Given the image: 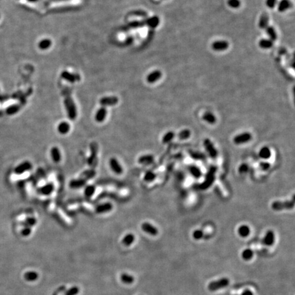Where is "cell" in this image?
Here are the masks:
<instances>
[{
  "instance_id": "6da1fadb",
  "label": "cell",
  "mask_w": 295,
  "mask_h": 295,
  "mask_svg": "<svg viewBox=\"0 0 295 295\" xmlns=\"http://www.w3.org/2000/svg\"><path fill=\"white\" fill-rule=\"evenodd\" d=\"M65 96L64 99V105L65 107H66L68 116L70 120H75L77 117V108L76 106L75 105V102H73L72 97H70V94L69 92H68L66 90L65 91L64 93Z\"/></svg>"
},
{
  "instance_id": "7a4b0ae2",
  "label": "cell",
  "mask_w": 295,
  "mask_h": 295,
  "mask_svg": "<svg viewBox=\"0 0 295 295\" xmlns=\"http://www.w3.org/2000/svg\"><path fill=\"white\" fill-rule=\"evenodd\" d=\"M294 207V197L293 196V200L291 201H285V202H280V201H275L272 203L271 208L273 210L275 211H282L287 209V210H290V209H293Z\"/></svg>"
},
{
  "instance_id": "3957f363",
  "label": "cell",
  "mask_w": 295,
  "mask_h": 295,
  "mask_svg": "<svg viewBox=\"0 0 295 295\" xmlns=\"http://www.w3.org/2000/svg\"><path fill=\"white\" fill-rule=\"evenodd\" d=\"M229 280L228 278H221V279L212 282L208 286L210 291H216L223 288L227 287L229 285Z\"/></svg>"
},
{
  "instance_id": "277c9868",
  "label": "cell",
  "mask_w": 295,
  "mask_h": 295,
  "mask_svg": "<svg viewBox=\"0 0 295 295\" xmlns=\"http://www.w3.org/2000/svg\"><path fill=\"white\" fill-rule=\"evenodd\" d=\"M90 151H91V154L88 160V163L90 167H93L97 166V163L98 146L95 142L91 143Z\"/></svg>"
},
{
  "instance_id": "5b68a950",
  "label": "cell",
  "mask_w": 295,
  "mask_h": 295,
  "mask_svg": "<svg viewBox=\"0 0 295 295\" xmlns=\"http://www.w3.org/2000/svg\"><path fill=\"white\" fill-rule=\"evenodd\" d=\"M204 146L205 147V149L208 152V155L210 156L212 159H215L217 157L218 152L217 149L215 148L213 143L209 139H206L204 141Z\"/></svg>"
},
{
  "instance_id": "8992f818",
  "label": "cell",
  "mask_w": 295,
  "mask_h": 295,
  "mask_svg": "<svg viewBox=\"0 0 295 295\" xmlns=\"http://www.w3.org/2000/svg\"><path fill=\"white\" fill-rule=\"evenodd\" d=\"M252 135L250 134L249 133H241V134L237 135L235 136L234 138V139H233V142L235 143V144L240 145V144H243V143H247L249 142L250 140L252 139Z\"/></svg>"
},
{
  "instance_id": "52a82bcc",
  "label": "cell",
  "mask_w": 295,
  "mask_h": 295,
  "mask_svg": "<svg viewBox=\"0 0 295 295\" xmlns=\"http://www.w3.org/2000/svg\"><path fill=\"white\" fill-rule=\"evenodd\" d=\"M142 229L143 232H145L147 234H150L151 236H157L158 234V232H159L155 226L152 225V224H150V223L148 222L143 223L142 225Z\"/></svg>"
},
{
  "instance_id": "ba28073f",
  "label": "cell",
  "mask_w": 295,
  "mask_h": 295,
  "mask_svg": "<svg viewBox=\"0 0 295 295\" xmlns=\"http://www.w3.org/2000/svg\"><path fill=\"white\" fill-rule=\"evenodd\" d=\"M32 167V165L29 161H25L22 163H20L19 165L18 166H16L15 169V172L16 174H22L23 173H25V171H29Z\"/></svg>"
},
{
  "instance_id": "9c48e42d",
  "label": "cell",
  "mask_w": 295,
  "mask_h": 295,
  "mask_svg": "<svg viewBox=\"0 0 295 295\" xmlns=\"http://www.w3.org/2000/svg\"><path fill=\"white\" fill-rule=\"evenodd\" d=\"M109 166L112 171L117 174H121L123 172V168L116 158H111L109 160Z\"/></svg>"
},
{
  "instance_id": "30bf717a",
  "label": "cell",
  "mask_w": 295,
  "mask_h": 295,
  "mask_svg": "<svg viewBox=\"0 0 295 295\" xmlns=\"http://www.w3.org/2000/svg\"><path fill=\"white\" fill-rule=\"evenodd\" d=\"M229 44L225 40H217L212 44V49L217 51H225L228 48Z\"/></svg>"
},
{
  "instance_id": "8fae6325",
  "label": "cell",
  "mask_w": 295,
  "mask_h": 295,
  "mask_svg": "<svg viewBox=\"0 0 295 295\" xmlns=\"http://www.w3.org/2000/svg\"><path fill=\"white\" fill-rule=\"evenodd\" d=\"M118 99L116 97H103L100 100V103L103 107H107V106H113L118 103Z\"/></svg>"
},
{
  "instance_id": "7c38bea8",
  "label": "cell",
  "mask_w": 295,
  "mask_h": 295,
  "mask_svg": "<svg viewBox=\"0 0 295 295\" xmlns=\"http://www.w3.org/2000/svg\"><path fill=\"white\" fill-rule=\"evenodd\" d=\"M106 116H107V109L105 107L102 106L96 114L95 120L97 122H102L105 120Z\"/></svg>"
},
{
  "instance_id": "4fadbf2b",
  "label": "cell",
  "mask_w": 295,
  "mask_h": 295,
  "mask_svg": "<svg viewBox=\"0 0 295 295\" xmlns=\"http://www.w3.org/2000/svg\"><path fill=\"white\" fill-rule=\"evenodd\" d=\"M263 243L265 245L270 246L275 242V234L271 230H269L266 233V235L263 238Z\"/></svg>"
},
{
  "instance_id": "5bb4252c",
  "label": "cell",
  "mask_w": 295,
  "mask_h": 295,
  "mask_svg": "<svg viewBox=\"0 0 295 295\" xmlns=\"http://www.w3.org/2000/svg\"><path fill=\"white\" fill-rule=\"evenodd\" d=\"M113 209V206L111 203H105L101 205H98L96 208V212L98 214H102L105 212H110Z\"/></svg>"
},
{
  "instance_id": "9a60e30c",
  "label": "cell",
  "mask_w": 295,
  "mask_h": 295,
  "mask_svg": "<svg viewBox=\"0 0 295 295\" xmlns=\"http://www.w3.org/2000/svg\"><path fill=\"white\" fill-rule=\"evenodd\" d=\"M215 171V169H213V168H211L210 170V174H207L208 176H207L205 179V181L203 183V184H201L202 188H206L208 187H210V185L212 184V182L214 181V174Z\"/></svg>"
},
{
  "instance_id": "2e32d148",
  "label": "cell",
  "mask_w": 295,
  "mask_h": 295,
  "mask_svg": "<svg viewBox=\"0 0 295 295\" xmlns=\"http://www.w3.org/2000/svg\"><path fill=\"white\" fill-rule=\"evenodd\" d=\"M61 77H62V78L64 79L65 80L70 81V83H74V82L80 79V77L78 75L71 74L67 71L63 72V73H61Z\"/></svg>"
},
{
  "instance_id": "e0dca14e",
  "label": "cell",
  "mask_w": 295,
  "mask_h": 295,
  "mask_svg": "<svg viewBox=\"0 0 295 295\" xmlns=\"http://www.w3.org/2000/svg\"><path fill=\"white\" fill-rule=\"evenodd\" d=\"M161 75H162V74H161V71L154 70L148 75L147 81L150 84H153L154 83V82H156L157 81L160 79L161 77Z\"/></svg>"
},
{
  "instance_id": "ac0fdd59",
  "label": "cell",
  "mask_w": 295,
  "mask_h": 295,
  "mask_svg": "<svg viewBox=\"0 0 295 295\" xmlns=\"http://www.w3.org/2000/svg\"><path fill=\"white\" fill-rule=\"evenodd\" d=\"M85 184H86V180L83 178H79V179L71 180L69 183V187L71 188H79L85 186Z\"/></svg>"
},
{
  "instance_id": "d6986e66",
  "label": "cell",
  "mask_w": 295,
  "mask_h": 295,
  "mask_svg": "<svg viewBox=\"0 0 295 295\" xmlns=\"http://www.w3.org/2000/svg\"><path fill=\"white\" fill-rule=\"evenodd\" d=\"M51 156L55 163H59L61 159L60 150L57 147H53L51 150Z\"/></svg>"
},
{
  "instance_id": "ffe728a7",
  "label": "cell",
  "mask_w": 295,
  "mask_h": 295,
  "mask_svg": "<svg viewBox=\"0 0 295 295\" xmlns=\"http://www.w3.org/2000/svg\"><path fill=\"white\" fill-rule=\"evenodd\" d=\"M154 161V157L151 154H145V155L141 156L138 159V162L142 165H150L152 164Z\"/></svg>"
},
{
  "instance_id": "44dd1931",
  "label": "cell",
  "mask_w": 295,
  "mask_h": 295,
  "mask_svg": "<svg viewBox=\"0 0 295 295\" xmlns=\"http://www.w3.org/2000/svg\"><path fill=\"white\" fill-rule=\"evenodd\" d=\"M54 190V185L53 183H47L43 187H41L39 190V192L43 195H49Z\"/></svg>"
},
{
  "instance_id": "7402d4cb",
  "label": "cell",
  "mask_w": 295,
  "mask_h": 295,
  "mask_svg": "<svg viewBox=\"0 0 295 295\" xmlns=\"http://www.w3.org/2000/svg\"><path fill=\"white\" fill-rule=\"evenodd\" d=\"M70 129V125L66 122H61L57 126V131L61 135L67 134L69 132Z\"/></svg>"
},
{
  "instance_id": "603a6c76",
  "label": "cell",
  "mask_w": 295,
  "mask_h": 295,
  "mask_svg": "<svg viewBox=\"0 0 295 295\" xmlns=\"http://www.w3.org/2000/svg\"><path fill=\"white\" fill-rule=\"evenodd\" d=\"M202 119L210 125H213L217 121V118H216L215 115L212 114L211 112L208 111L204 113L203 116H202Z\"/></svg>"
},
{
  "instance_id": "cb8c5ba5",
  "label": "cell",
  "mask_w": 295,
  "mask_h": 295,
  "mask_svg": "<svg viewBox=\"0 0 295 295\" xmlns=\"http://www.w3.org/2000/svg\"><path fill=\"white\" fill-rule=\"evenodd\" d=\"M271 156V151L269 147H262L259 152V157L263 159H269Z\"/></svg>"
},
{
  "instance_id": "d4e9b609",
  "label": "cell",
  "mask_w": 295,
  "mask_h": 295,
  "mask_svg": "<svg viewBox=\"0 0 295 295\" xmlns=\"http://www.w3.org/2000/svg\"><path fill=\"white\" fill-rule=\"evenodd\" d=\"M159 21H160V20L159 17L157 16H154L152 17H151V18L147 19L144 22L149 27H152V28H155V27H157L158 25H159Z\"/></svg>"
},
{
  "instance_id": "484cf974",
  "label": "cell",
  "mask_w": 295,
  "mask_h": 295,
  "mask_svg": "<svg viewBox=\"0 0 295 295\" xmlns=\"http://www.w3.org/2000/svg\"><path fill=\"white\" fill-rule=\"evenodd\" d=\"M250 228L249 226L246 225H243L241 226H240L238 229V233L240 236H241L243 238H245L247 237V236L250 234Z\"/></svg>"
},
{
  "instance_id": "4316f807",
  "label": "cell",
  "mask_w": 295,
  "mask_h": 295,
  "mask_svg": "<svg viewBox=\"0 0 295 295\" xmlns=\"http://www.w3.org/2000/svg\"><path fill=\"white\" fill-rule=\"evenodd\" d=\"M269 20V15L266 13H264L260 17L259 21V27L261 29H266L268 27V23Z\"/></svg>"
},
{
  "instance_id": "83f0119b",
  "label": "cell",
  "mask_w": 295,
  "mask_h": 295,
  "mask_svg": "<svg viewBox=\"0 0 295 295\" xmlns=\"http://www.w3.org/2000/svg\"><path fill=\"white\" fill-rule=\"evenodd\" d=\"M39 277V274L36 271H27L24 274V279L27 282H34L37 280Z\"/></svg>"
},
{
  "instance_id": "f1b7e54d",
  "label": "cell",
  "mask_w": 295,
  "mask_h": 295,
  "mask_svg": "<svg viewBox=\"0 0 295 295\" xmlns=\"http://www.w3.org/2000/svg\"><path fill=\"white\" fill-rule=\"evenodd\" d=\"M188 171L195 178H199L202 176V171L200 169L195 166L188 167Z\"/></svg>"
},
{
  "instance_id": "f546056e",
  "label": "cell",
  "mask_w": 295,
  "mask_h": 295,
  "mask_svg": "<svg viewBox=\"0 0 295 295\" xmlns=\"http://www.w3.org/2000/svg\"><path fill=\"white\" fill-rule=\"evenodd\" d=\"M291 6V3L289 0H281L278 5V10L281 12L286 11Z\"/></svg>"
},
{
  "instance_id": "4dcf8cb0",
  "label": "cell",
  "mask_w": 295,
  "mask_h": 295,
  "mask_svg": "<svg viewBox=\"0 0 295 295\" xmlns=\"http://www.w3.org/2000/svg\"><path fill=\"white\" fill-rule=\"evenodd\" d=\"M135 241V236L133 234H127L122 239V243L125 246H130Z\"/></svg>"
},
{
  "instance_id": "1f68e13d",
  "label": "cell",
  "mask_w": 295,
  "mask_h": 295,
  "mask_svg": "<svg viewBox=\"0 0 295 295\" xmlns=\"http://www.w3.org/2000/svg\"><path fill=\"white\" fill-rule=\"evenodd\" d=\"M273 45V41L269 39H262L260 40L259 46L262 49H270Z\"/></svg>"
},
{
  "instance_id": "d6a6232c",
  "label": "cell",
  "mask_w": 295,
  "mask_h": 295,
  "mask_svg": "<svg viewBox=\"0 0 295 295\" xmlns=\"http://www.w3.org/2000/svg\"><path fill=\"white\" fill-rule=\"evenodd\" d=\"M266 34H268L269 36L270 37V40H272V41L276 40L277 36V34H276V32H275V30L273 27L268 26L266 28Z\"/></svg>"
},
{
  "instance_id": "836d02e7",
  "label": "cell",
  "mask_w": 295,
  "mask_h": 295,
  "mask_svg": "<svg viewBox=\"0 0 295 295\" xmlns=\"http://www.w3.org/2000/svg\"><path fill=\"white\" fill-rule=\"evenodd\" d=\"M120 279L123 283L126 284H133V282H134V280H135L133 276L128 275V274H126V273L122 274Z\"/></svg>"
},
{
  "instance_id": "e575fe53",
  "label": "cell",
  "mask_w": 295,
  "mask_h": 295,
  "mask_svg": "<svg viewBox=\"0 0 295 295\" xmlns=\"http://www.w3.org/2000/svg\"><path fill=\"white\" fill-rule=\"evenodd\" d=\"M156 177H157V174L154 173V171H148L144 175L143 180H144L146 182H148V183H150V182H152L153 180H154Z\"/></svg>"
},
{
  "instance_id": "d590c367",
  "label": "cell",
  "mask_w": 295,
  "mask_h": 295,
  "mask_svg": "<svg viewBox=\"0 0 295 295\" xmlns=\"http://www.w3.org/2000/svg\"><path fill=\"white\" fill-rule=\"evenodd\" d=\"M95 191H96V188L94 185H88V186L85 187L84 190V194L85 195V197H91L92 195L94 194Z\"/></svg>"
},
{
  "instance_id": "8d00e7d4",
  "label": "cell",
  "mask_w": 295,
  "mask_h": 295,
  "mask_svg": "<svg viewBox=\"0 0 295 295\" xmlns=\"http://www.w3.org/2000/svg\"><path fill=\"white\" fill-rule=\"evenodd\" d=\"M95 175H96V171L94 170H88V171H84V172L81 174V177H82L81 178L87 180L88 179H90V178L94 177Z\"/></svg>"
},
{
  "instance_id": "74e56055",
  "label": "cell",
  "mask_w": 295,
  "mask_h": 295,
  "mask_svg": "<svg viewBox=\"0 0 295 295\" xmlns=\"http://www.w3.org/2000/svg\"><path fill=\"white\" fill-rule=\"evenodd\" d=\"M253 256V252L251 249H246L242 253V258L245 260H251Z\"/></svg>"
},
{
  "instance_id": "f35d334b",
  "label": "cell",
  "mask_w": 295,
  "mask_h": 295,
  "mask_svg": "<svg viewBox=\"0 0 295 295\" xmlns=\"http://www.w3.org/2000/svg\"><path fill=\"white\" fill-rule=\"evenodd\" d=\"M190 136H191V131L188 129L183 130V131H181L178 135V138L182 140H184V139L189 138Z\"/></svg>"
},
{
  "instance_id": "ab89813d",
  "label": "cell",
  "mask_w": 295,
  "mask_h": 295,
  "mask_svg": "<svg viewBox=\"0 0 295 295\" xmlns=\"http://www.w3.org/2000/svg\"><path fill=\"white\" fill-rule=\"evenodd\" d=\"M20 109V106L18 105H14L10 106L9 107L6 109V114L8 115H13L15 114L16 113L18 112Z\"/></svg>"
},
{
  "instance_id": "60d3db41",
  "label": "cell",
  "mask_w": 295,
  "mask_h": 295,
  "mask_svg": "<svg viewBox=\"0 0 295 295\" xmlns=\"http://www.w3.org/2000/svg\"><path fill=\"white\" fill-rule=\"evenodd\" d=\"M175 137V133L172 131L167 132L166 135L163 137L162 142L163 143H167L170 142Z\"/></svg>"
},
{
  "instance_id": "b9f144b4",
  "label": "cell",
  "mask_w": 295,
  "mask_h": 295,
  "mask_svg": "<svg viewBox=\"0 0 295 295\" xmlns=\"http://www.w3.org/2000/svg\"><path fill=\"white\" fill-rule=\"evenodd\" d=\"M36 224V219L34 217H28L27 218L25 221L23 222V225L25 227H32V226L35 225Z\"/></svg>"
},
{
  "instance_id": "7bdbcfd3",
  "label": "cell",
  "mask_w": 295,
  "mask_h": 295,
  "mask_svg": "<svg viewBox=\"0 0 295 295\" xmlns=\"http://www.w3.org/2000/svg\"><path fill=\"white\" fill-rule=\"evenodd\" d=\"M190 155L196 160H204L206 159L205 154L200 152H191Z\"/></svg>"
},
{
  "instance_id": "ee69618b",
  "label": "cell",
  "mask_w": 295,
  "mask_h": 295,
  "mask_svg": "<svg viewBox=\"0 0 295 295\" xmlns=\"http://www.w3.org/2000/svg\"><path fill=\"white\" fill-rule=\"evenodd\" d=\"M51 45V41L49 39H44L40 41L39 43V47L41 49H47Z\"/></svg>"
},
{
  "instance_id": "f6af8a7d",
  "label": "cell",
  "mask_w": 295,
  "mask_h": 295,
  "mask_svg": "<svg viewBox=\"0 0 295 295\" xmlns=\"http://www.w3.org/2000/svg\"><path fill=\"white\" fill-rule=\"evenodd\" d=\"M228 5L232 8H238L241 6L239 0H228Z\"/></svg>"
},
{
  "instance_id": "bcb514c9",
  "label": "cell",
  "mask_w": 295,
  "mask_h": 295,
  "mask_svg": "<svg viewBox=\"0 0 295 295\" xmlns=\"http://www.w3.org/2000/svg\"><path fill=\"white\" fill-rule=\"evenodd\" d=\"M79 293V288L77 286H73L66 291L65 295H77Z\"/></svg>"
},
{
  "instance_id": "7dc6e473",
  "label": "cell",
  "mask_w": 295,
  "mask_h": 295,
  "mask_svg": "<svg viewBox=\"0 0 295 295\" xmlns=\"http://www.w3.org/2000/svg\"><path fill=\"white\" fill-rule=\"evenodd\" d=\"M204 236V232L203 231L200 230V229H197L193 232V237L195 240H200L201 238H203Z\"/></svg>"
},
{
  "instance_id": "c3c4849f",
  "label": "cell",
  "mask_w": 295,
  "mask_h": 295,
  "mask_svg": "<svg viewBox=\"0 0 295 295\" xmlns=\"http://www.w3.org/2000/svg\"><path fill=\"white\" fill-rule=\"evenodd\" d=\"M248 170H249V166L245 163L241 165L238 167V171H239V173H241V174L247 173L248 171Z\"/></svg>"
},
{
  "instance_id": "681fc988",
  "label": "cell",
  "mask_w": 295,
  "mask_h": 295,
  "mask_svg": "<svg viewBox=\"0 0 295 295\" xmlns=\"http://www.w3.org/2000/svg\"><path fill=\"white\" fill-rule=\"evenodd\" d=\"M31 232H32V229H31V228L30 227H24L21 232H20V234L23 236H28Z\"/></svg>"
},
{
  "instance_id": "f907efd6",
  "label": "cell",
  "mask_w": 295,
  "mask_h": 295,
  "mask_svg": "<svg viewBox=\"0 0 295 295\" xmlns=\"http://www.w3.org/2000/svg\"><path fill=\"white\" fill-rule=\"evenodd\" d=\"M277 0H266V5L270 8H273L277 4Z\"/></svg>"
},
{
  "instance_id": "816d5d0a",
  "label": "cell",
  "mask_w": 295,
  "mask_h": 295,
  "mask_svg": "<svg viewBox=\"0 0 295 295\" xmlns=\"http://www.w3.org/2000/svg\"><path fill=\"white\" fill-rule=\"evenodd\" d=\"M260 168H261L262 170L266 171L270 168V164L269 163H267V162H261L260 163Z\"/></svg>"
},
{
  "instance_id": "f5cc1de1",
  "label": "cell",
  "mask_w": 295,
  "mask_h": 295,
  "mask_svg": "<svg viewBox=\"0 0 295 295\" xmlns=\"http://www.w3.org/2000/svg\"><path fill=\"white\" fill-rule=\"evenodd\" d=\"M242 295H253V293L250 290H245L243 293Z\"/></svg>"
},
{
  "instance_id": "db71d44e",
  "label": "cell",
  "mask_w": 295,
  "mask_h": 295,
  "mask_svg": "<svg viewBox=\"0 0 295 295\" xmlns=\"http://www.w3.org/2000/svg\"><path fill=\"white\" fill-rule=\"evenodd\" d=\"M27 1H28L30 2H36L39 1V0H27Z\"/></svg>"
}]
</instances>
